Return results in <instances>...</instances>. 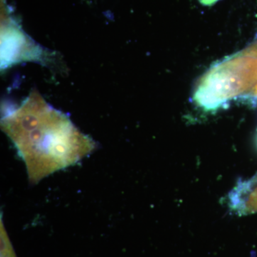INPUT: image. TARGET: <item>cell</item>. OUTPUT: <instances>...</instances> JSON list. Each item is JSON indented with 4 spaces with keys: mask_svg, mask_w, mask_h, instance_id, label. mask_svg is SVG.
<instances>
[{
    "mask_svg": "<svg viewBox=\"0 0 257 257\" xmlns=\"http://www.w3.org/2000/svg\"><path fill=\"white\" fill-rule=\"evenodd\" d=\"M253 95L257 96V84H256V87L253 88Z\"/></svg>",
    "mask_w": 257,
    "mask_h": 257,
    "instance_id": "7",
    "label": "cell"
},
{
    "mask_svg": "<svg viewBox=\"0 0 257 257\" xmlns=\"http://www.w3.org/2000/svg\"><path fill=\"white\" fill-rule=\"evenodd\" d=\"M257 82V57L243 52L216 64L204 76L194 100L211 110L248 90Z\"/></svg>",
    "mask_w": 257,
    "mask_h": 257,
    "instance_id": "2",
    "label": "cell"
},
{
    "mask_svg": "<svg viewBox=\"0 0 257 257\" xmlns=\"http://www.w3.org/2000/svg\"><path fill=\"white\" fill-rule=\"evenodd\" d=\"M1 257H15L14 251L10 245L9 240H8L6 232H5L4 228H3V226H2L1 229Z\"/></svg>",
    "mask_w": 257,
    "mask_h": 257,
    "instance_id": "4",
    "label": "cell"
},
{
    "mask_svg": "<svg viewBox=\"0 0 257 257\" xmlns=\"http://www.w3.org/2000/svg\"><path fill=\"white\" fill-rule=\"evenodd\" d=\"M253 181H255V182H257V175H256V177H253L252 179Z\"/></svg>",
    "mask_w": 257,
    "mask_h": 257,
    "instance_id": "8",
    "label": "cell"
},
{
    "mask_svg": "<svg viewBox=\"0 0 257 257\" xmlns=\"http://www.w3.org/2000/svg\"><path fill=\"white\" fill-rule=\"evenodd\" d=\"M245 52H246V54H248V55L257 57V45L250 47V48L248 49L247 50L245 51Z\"/></svg>",
    "mask_w": 257,
    "mask_h": 257,
    "instance_id": "5",
    "label": "cell"
},
{
    "mask_svg": "<svg viewBox=\"0 0 257 257\" xmlns=\"http://www.w3.org/2000/svg\"><path fill=\"white\" fill-rule=\"evenodd\" d=\"M2 126L33 184L76 165L95 149L92 139L81 133L67 115L37 94L3 118Z\"/></svg>",
    "mask_w": 257,
    "mask_h": 257,
    "instance_id": "1",
    "label": "cell"
},
{
    "mask_svg": "<svg viewBox=\"0 0 257 257\" xmlns=\"http://www.w3.org/2000/svg\"><path fill=\"white\" fill-rule=\"evenodd\" d=\"M218 0H200L201 3L204 5H212Z\"/></svg>",
    "mask_w": 257,
    "mask_h": 257,
    "instance_id": "6",
    "label": "cell"
},
{
    "mask_svg": "<svg viewBox=\"0 0 257 257\" xmlns=\"http://www.w3.org/2000/svg\"><path fill=\"white\" fill-rule=\"evenodd\" d=\"M229 205L239 214L257 212V182L252 179L239 183L230 193Z\"/></svg>",
    "mask_w": 257,
    "mask_h": 257,
    "instance_id": "3",
    "label": "cell"
}]
</instances>
